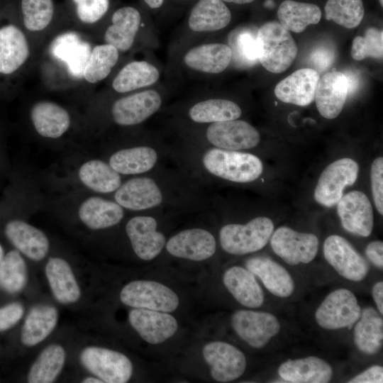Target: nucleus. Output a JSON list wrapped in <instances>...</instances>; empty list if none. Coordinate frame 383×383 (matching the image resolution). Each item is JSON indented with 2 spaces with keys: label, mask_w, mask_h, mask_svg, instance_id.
<instances>
[{
  "label": "nucleus",
  "mask_w": 383,
  "mask_h": 383,
  "mask_svg": "<svg viewBox=\"0 0 383 383\" xmlns=\"http://www.w3.org/2000/svg\"><path fill=\"white\" fill-rule=\"evenodd\" d=\"M158 160L157 151L149 146H137L114 152L109 164L122 174H139L148 172Z\"/></svg>",
  "instance_id": "obj_35"
},
{
  "label": "nucleus",
  "mask_w": 383,
  "mask_h": 383,
  "mask_svg": "<svg viewBox=\"0 0 383 383\" xmlns=\"http://www.w3.org/2000/svg\"><path fill=\"white\" fill-rule=\"evenodd\" d=\"M4 234L16 249L34 261L45 257L49 251V240L40 229L17 218L9 220Z\"/></svg>",
  "instance_id": "obj_19"
},
{
  "label": "nucleus",
  "mask_w": 383,
  "mask_h": 383,
  "mask_svg": "<svg viewBox=\"0 0 383 383\" xmlns=\"http://www.w3.org/2000/svg\"><path fill=\"white\" fill-rule=\"evenodd\" d=\"M319 79L320 75L316 70L300 69L278 82L274 92L282 102L308 106L314 100Z\"/></svg>",
  "instance_id": "obj_21"
},
{
  "label": "nucleus",
  "mask_w": 383,
  "mask_h": 383,
  "mask_svg": "<svg viewBox=\"0 0 383 383\" xmlns=\"http://www.w3.org/2000/svg\"><path fill=\"white\" fill-rule=\"evenodd\" d=\"M26 264L17 250L4 255L0 264V288L9 294L22 291L27 283Z\"/></svg>",
  "instance_id": "obj_41"
},
{
  "label": "nucleus",
  "mask_w": 383,
  "mask_h": 383,
  "mask_svg": "<svg viewBox=\"0 0 383 383\" xmlns=\"http://www.w3.org/2000/svg\"><path fill=\"white\" fill-rule=\"evenodd\" d=\"M118 60V50L111 45H98L91 49L83 77L90 83L105 79Z\"/></svg>",
  "instance_id": "obj_42"
},
{
  "label": "nucleus",
  "mask_w": 383,
  "mask_h": 383,
  "mask_svg": "<svg viewBox=\"0 0 383 383\" xmlns=\"http://www.w3.org/2000/svg\"><path fill=\"white\" fill-rule=\"evenodd\" d=\"M379 4H381V6H383L382 0H379Z\"/></svg>",
  "instance_id": "obj_58"
},
{
  "label": "nucleus",
  "mask_w": 383,
  "mask_h": 383,
  "mask_svg": "<svg viewBox=\"0 0 383 383\" xmlns=\"http://www.w3.org/2000/svg\"><path fill=\"white\" fill-rule=\"evenodd\" d=\"M58 312L50 305H37L29 311L23 323L21 340L26 346H34L45 340L55 328Z\"/></svg>",
  "instance_id": "obj_34"
},
{
  "label": "nucleus",
  "mask_w": 383,
  "mask_h": 383,
  "mask_svg": "<svg viewBox=\"0 0 383 383\" xmlns=\"http://www.w3.org/2000/svg\"><path fill=\"white\" fill-rule=\"evenodd\" d=\"M162 104L160 94L152 89L122 97L115 101L111 114L114 122L120 126L139 124L157 112Z\"/></svg>",
  "instance_id": "obj_14"
},
{
  "label": "nucleus",
  "mask_w": 383,
  "mask_h": 383,
  "mask_svg": "<svg viewBox=\"0 0 383 383\" xmlns=\"http://www.w3.org/2000/svg\"><path fill=\"white\" fill-rule=\"evenodd\" d=\"M203 356L210 365L212 378L229 382L239 378L246 368V359L236 347L222 341H213L203 348Z\"/></svg>",
  "instance_id": "obj_12"
},
{
  "label": "nucleus",
  "mask_w": 383,
  "mask_h": 383,
  "mask_svg": "<svg viewBox=\"0 0 383 383\" xmlns=\"http://www.w3.org/2000/svg\"><path fill=\"white\" fill-rule=\"evenodd\" d=\"M257 33L248 29L233 30L230 36L232 57L241 65H253L258 61Z\"/></svg>",
  "instance_id": "obj_44"
},
{
  "label": "nucleus",
  "mask_w": 383,
  "mask_h": 383,
  "mask_svg": "<svg viewBox=\"0 0 383 383\" xmlns=\"http://www.w3.org/2000/svg\"><path fill=\"white\" fill-rule=\"evenodd\" d=\"M144 1L151 9H157L162 5L164 0H144Z\"/></svg>",
  "instance_id": "obj_54"
},
{
  "label": "nucleus",
  "mask_w": 383,
  "mask_h": 383,
  "mask_svg": "<svg viewBox=\"0 0 383 383\" xmlns=\"http://www.w3.org/2000/svg\"><path fill=\"white\" fill-rule=\"evenodd\" d=\"M372 294L377 307L379 313L383 314V282H378L374 284L372 290Z\"/></svg>",
  "instance_id": "obj_53"
},
{
  "label": "nucleus",
  "mask_w": 383,
  "mask_h": 383,
  "mask_svg": "<svg viewBox=\"0 0 383 383\" xmlns=\"http://www.w3.org/2000/svg\"><path fill=\"white\" fill-rule=\"evenodd\" d=\"M223 1H226L229 3H233L237 4H249L255 0H222Z\"/></svg>",
  "instance_id": "obj_56"
},
{
  "label": "nucleus",
  "mask_w": 383,
  "mask_h": 383,
  "mask_svg": "<svg viewBox=\"0 0 383 383\" xmlns=\"http://www.w3.org/2000/svg\"><path fill=\"white\" fill-rule=\"evenodd\" d=\"M383 55V32L376 28H369L365 35L356 36L351 48V56L355 60L371 57L382 59Z\"/></svg>",
  "instance_id": "obj_46"
},
{
  "label": "nucleus",
  "mask_w": 383,
  "mask_h": 383,
  "mask_svg": "<svg viewBox=\"0 0 383 383\" xmlns=\"http://www.w3.org/2000/svg\"><path fill=\"white\" fill-rule=\"evenodd\" d=\"M232 60V51L224 43H206L190 49L184 57L191 69L209 74L224 71Z\"/></svg>",
  "instance_id": "obj_26"
},
{
  "label": "nucleus",
  "mask_w": 383,
  "mask_h": 383,
  "mask_svg": "<svg viewBox=\"0 0 383 383\" xmlns=\"http://www.w3.org/2000/svg\"><path fill=\"white\" fill-rule=\"evenodd\" d=\"M348 89V79L343 72L326 73L319 79L314 98L319 113L328 119L336 118L343 109Z\"/></svg>",
  "instance_id": "obj_20"
},
{
  "label": "nucleus",
  "mask_w": 383,
  "mask_h": 383,
  "mask_svg": "<svg viewBox=\"0 0 383 383\" xmlns=\"http://www.w3.org/2000/svg\"><path fill=\"white\" fill-rule=\"evenodd\" d=\"M114 199L123 208L142 211L160 205L163 195L157 183L148 177L131 179L118 187Z\"/></svg>",
  "instance_id": "obj_18"
},
{
  "label": "nucleus",
  "mask_w": 383,
  "mask_h": 383,
  "mask_svg": "<svg viewBox=\"0 0 383 383\" xmlns=\"http://www.w3.org/2000/svg\"><path fill=\"white\" fill-rule=\"evenodd\" d=\"M274 232V224L267 217H256L246 224L230 223L219 232L220 243L232 255H245L263 248Z\"/></svg>",
  "instance_id": "obj_3"
},
{
  "label": "nucleus",
  "mask_w": 383,
  "mask_h": 383,
  "mask_svg": "<svg viewBox=\"0 0 383 383\" xmlns=\"http://www.w3.org/2000/svg\"><path fill=\"white\" fill-rule=\"evenodd\" d=\"M231 324L237 335L254 348L265 347L280 331L277 317L265 311H237Z\"/></svg>",
  "instance_id": "obj_10"
},
{
  "label": "nucleus",
  "mask_w": 383,
  "mask_h": 383,
  "mask_svg": "<svg viewBox=\"0 0 383 383\" xmlns=\"http://www.w3.org/2000/svg\"><path fill=\"white\" fill-rule=\"evenodd\" d=\"M23 306L18 302L0 308V332L14 326L23 315Z\"/></svg>",
  "instance_id": "obj_49"
},
{
  "label": "nucleus",
  "mask_w": 383,
  "mask_h": 383,
  "mask_svg": "<svg viewBox=\"0 0 383 383\" xmlns=\"http://www.w3.org/2000/svg\"><path fill=\"white\" fill-rule=\"evenodd\" d=\"M45 271L51 291L59 302L71 304L78 301L81 291L66 260L60 257H50Z\"/></svg>",
  "instance_id": "obj_31"
},
{
  "label": "nucleus",
  "mask_w": 383,
  "mask_h": 383,
  "mask_svg": "<svg viewBox=\"0 0 383 383\" xmlns=\"http://www.w3.org/2000/svg\"><path fill=\"white\" fill-rule=\"evenodd\" d=\"M358 171V164L349 157L338 159L328 165L315 188L316 202L326 207L335 205L343 196L344 189L355 182Z\"/></svg>",
  "instance_id": "obj_7"
},
{
  "label": "nucleus",
  "mask_w": 383,
  "mask_h": 383,
  "mask_svg": "<svg viewBox=\"0 0 383 383\" xmlns=\"http://www.w3.org/2000/svg\"><path fill=\"white\" fill-rule=\"evenodd\" d=\"M120 299L125 305L163 312L177 309L178 296L167 286L154 281L136 280L122 289Z\"/></svg>",
  "instance_id": "obj_4"
},
{
  "label": "nucleus",
  "mask_w": 383,
  "mask_h": 383,
  "mask_svg": "<svg viewBox=\"0 0 383 383\" xmlns=\"http://www.w3.org/2000/svg\"><path fill=\"white\" fill-rule=\"evenodd\" d=\"M82 382L83 383H102L104 382L101 379L99 378L96 377H87L84 379Z\"/></svg>",
  "instance_id": "obj_55"
},
{
  "label": "nucleus",
  "mask_w": 383,
  "mask_h": 383,
  "mask_svg": "<svg viewBox=\"0 0 383 383\" xmlns=\"http://www.w3.org/2000/svg\"><path fill=\"white\" fill-rule=\"evenodd\" d=\"M206 137L215 148L236 151L255 148L260 141L255 128L237 119L211 123Z\"/></svg>",
  "instance_id": "obj_11"
},
{
  "label": "nucleus",
  "mask_w": 383,
  "mask_h": 383,
  "mask_svg": "<svg viewBox=\"0 0 383 383\" xmlns=\"http://www.w3.org/2000/svg\"><path fill=\"white\" fill-rule=\"evenodd\" d=\"M78 215L87 227L99 230L118 224L124 216V211L116 201L91 196L82 203Z\"/></svg>",
  "instance_id": "obj_29"
},
{
  "label": "nucleus",
  "mask_w": 383,
  "mask_h": 383,
  "mask_svg": "<svg viewBox=\"0 0 383 383\" xmlns=\"http://www.w3.org/2000/svg\"><path fill=\"white\" fill-rule=\"evenodd\" d=\"M79 19L85 23H94L107 12L109 0H72Z\"/></svg>",
  "instance_id": "obj_47"
},
{
  "label": "nucleus",
  "mask_w": 383,
  "mask_h": 383,
  "mask_svg": "<svg viewBox=\"0 0 383 383\" xmlns=\"http://www.w3.org/2000/svg\"><path fill=\"white\" fill-rule=\"evenodd\" d=\"M223 282L228 292L241 305L257 308L264 302V293L255 275L248 269L233 266L228 269Z\"/></svg>",
  "instance_id": "obj_25"
},
{
  "label": "nucleus",
  "mask_w": 383,
  "mask_h": 383,
  "mask_svg": "<svg viewBox=\"0 0 383 383\" xmlns=\"http://www.w3.org/2000/svg\"><path fill=\"white\" fill-rule=\"evenodd\" d=\"M23 23L30 31H40L51 22L54 13L52 0H22Z\"/></svg>",
  "instance_id": "obj_45"
},
{
  "label": "nucleus",
  "mask_w": 383,
  "mask_h": 383,
  "mask_svg": "<svg viewBox=\"0 0 383 383\" xmlns=\"http://www.w3.org/2000/svg\"><path fill=\"white\" fill-rule=\"evenodd\" d=\"M245 265L273 295L285 298L293 293L294 282L292 276L275 261L265 257H254L248 259Z\"/></svg>",
  "instance_id": "obj_24"
},
{
  "label": "nucleus",
  "mask_w": 383,
  "mask_h": 383,
  "mask_svg": "<svg viewBox=\"0 0 383 383\" xmlns=\"http://www.w3.org/2000/svg\"><path fill=\"white\" fill-rule=\"evenodd\" d=\"M348 382L382 383L383 382V367L380 365H373L355 376Z\"/></svg>",
  "instance_id": "obj_51"
},
{
  "label": "nucleus",
  "mask_w": 383,
  "mask_h": 383,
  "mask_svg": "<svg viewBox=\"0 0 383 383\" xmlns=\"http://www.w3.org/2000/svg\"><path fill=\"white\" fill-rule=\"evenodd\" d=\"M337 204L341 224L347 231L363 237L371 234L374 226L373 209L365 194L360 191L350 192Z\"/></svg>",
  "instance_id": "obj_13"
},
{
  "label": "nucleus",
  "mask_w": 383,
  "mask_h": 383,
  "mask_svg": "<svg viewBox=\"0 0 383 383\" xmlns=\"http://www.w3.org/2000/svg\"><path fill=\"white\" fill-rule=\"evenodd\" d=\"M157 226L156 219L149 216H134L126 224V233L133 251L141 260L154 259L166 243L165 236L157 231Z\"/></svg>",
  "instance_id": "obj_15"
},
{
  "label": "nucleus",
  "mask_w": 383,
  "mask_h": 383,
  "mask_svg": "<svg viewBox=\"0 0 383 383\" xmlns=\"http://www.w3.org/2000/svg\"><path fill=\"white\" fill-rule=\"evenodd\" d=\"M128 320L140 336L152 345L171 338L178 328L176 318L167 312L135 308L130 311Z\"/></svg>",
  "instance_id": "obj_16"
},
{
  "label": "nucleus",
  "mask_w": 383,
  "mask_h": 383,
  "mask_svg": "<svg viewBox=\"0 0 383 383\" xmlns=\"http://www.w3.org/2000/svg\"><path fill=\"white\" fill-rule=\"evenodd\" d=\"M326 18L346 28H354L362 21L365 9L362 0H328Z\"/></svg>",
  "instance_id": "obj_43"
},
{
  "label": "nucleus",
  "mask_w": 383,
  "mask_h": 383,
  "mask_svg": "<svg viewBox=\"0 0 383 383\" xmlns=\"http://www.w3.org/2000/svg\"><path fill=\"white\" fill-rule=\"evenodd\" d=\"M216 249L214 236L209 231L198 228L182 231L166 243V250L170 255L193 261L209 259Z\"/></svg>",
  "instance_id": "obj_17"
},
{
  "label": "nucleus",
  "mask_w": 383,
  "mask_h": 383,
  "mask_svg": "<svg viewBox=\"0 0 383 383\" xmlns=\"http://www.w3.org/2000/svg\"><path fill=\"white\" fill-rule=\"evenodd\" d=\"M30 118L35 131L48 138H60L70 126L67 111L51 101L36 103L31 109Z\"/></svg>",
  "instance_id": "obj_30"
},
{
  "label": "nucleus",
  "mask_w": 383,
  "mask_h": 383,
  "mask_svg": "<svg viewBox=\"0 0 383 383\" xmlns=\"http://www.w3.org/2000/svg\"><path fill=\"white\" fill-rule=\"evenodd\" d=\"M270 240L274 252L290 265L311 262L318 249L316 235L298 232L287 226L278 228Z\"/></svg>",
  "instance_id": "obj_8"
},
{
  "label": "nucleus",
  "mask_w": 383,
  "mask_h": 383,
  "mask_svg": "<svg viewBox=\"0 0 383 383\" xmlns=\"http://www.w3.org/2000/svg\"><path fill=\"white\" fill-rule=\"evenodd\" d=\"M202 165L212 175L237 183L252 182L263 170L262 161L255 155L218 148L206 151Z\"/></svg>",
  "instance_id": "obj_2"
},
{
  "label": "nucleus",
  "mask_w": 383,
  "mask_h": 383,
  "mask_svg": "<svg viewBox=\"0 0 383 383\" xmlns=\"http://www.w3.org/2000/svg\"><path fill=\"white\" fill-rule=\"evenodd\" d=\"M361 307L355 294L348 289L330 293L317 308L316 323L326 330L350 328L359 319Z\"/></svg>",
  "instance_id": "obj_5"
},
{
  "label": "nucleus",
  "mask_w": 383,
  "mask_h": 383,
  "mask_svg": "<svg viewBox=\"0 0 383 383\" xmlns=\"http://www.w3.org/2000/svg\"><path fill=\"white\" fill-rule=\"evenodd\" d=\"M241 109L235 102L223 99H211L199 101L189 111V118L199 123H213L238 119Z\"/></svg>",
  "instance_id": "obj_39"
},
{
  "label": "nucleus",
  "mask_w": 383,
  "mask_h": 383,
  "mask_svg": "<svg viewBox=\"0 0 383 383\" xmlns=\"http://www.w3.org/2000/svg\"><path fill=\"white\" fill-rule=\"evenodd\" d=\"M323 252L326 261L348 280L360 282L369 272L367 260L342 236H328L324 241Z\"/></svg>",
  "instance_id": "obj_9"
},
{
  "label": "nucleus",
  "mask_w": 383,
  "mask_h": 383,
  "mask_svg": "<svg viewBox=\"0 0 383 383\" xmlns=\"http://www.w3.org/2000/svg\"><path fill=\"white\" fill-rule=\"evenodd\" d=\"M82 365L106 383H125L131 377L133 365L121 353L99 347H87L80 354Z\"/></svg>",
  "instance_id": "obj_6"
},
{
  "label": "nucleus",
  "mask_w": 383,
  "mask_h": 383,
  "mask_svg": "<svg viewBox=\"0 0 383 383\" xmlns=\"http://www.w3.org/2000/svg\"><path fill=\"white\" fill-rule=\"evenodd\" d=\"M334 58L333 50L328 47L317 48L311 55L313 64L321 70L330 67Z\"/></svg>",
  "instance_id": "obj_50"
},
{
  "label": "nucleus",
  "mask_w": 383,
  "mask_h": 383,
  "mask_svg": "<svg viewBox=\"0 0 383 383\" xmlns=\"http://www.w3.org/2000/svg\"><path fill=\"white\" fill-rule=\"evenodd\" d=\"M78 175L87 187L99 193L116 192L121 184L120 174L109 163L99 160L84 162L79 167Z\"/></svg>",
  "instance_id": "obj_37"
},
{
  "label": "nucleus",
  "mask_w": 383,
  "mask_h": 383,
  "mask_svg": "<svg viewBox=\"0 0 383 383\" xmlns=\"http://www.w3.org/2000/svg\"><path fill=\"white\" fill-rule=\"evenodd\" d=\"M354 343L356 348L367 355L379 352L383 343V319L372 307H366L355 323Z\"/></svg>",
  "instance_id": "obj_33"
},
{
  "label": "nucleus",
  "mask_w": 383,
  "mask_h": 383,
  "mask_svg": "<svg viewBox=\"0 0 383 383\" xmlns=\"http://www.w3.org/2000/svg\"><path fill=\"white\" fill-rule=\"evenodd\" d=\"M278 374L288 382L327 383L331 381L333 371L328 362L309 356L284 362L278 368Z\"/></svg>",
  "instance_id": "obj_23"
},
{
  "label": "nucleus",
  "mask_w": 383,
  "mask_h": 383,
  "mask_svg": "<svg viewBox=\"0 0 383 383\" xmlns=\"http://www.w3.org/2000/svg\"><path fill=\"white\" fill-rule=\"evenodd\" d=\"M65 361L64 348L57 344L45 348L31 366L28 375L29 383H51L60 373Z\"/></svg>",
  "instance_id": "obj_40"
},
{
  "label": "nucleus",
  "mask_w": 383,
  "mask_h": 383,
  "mask_svg": "<svg viewBox=\"0 0 383 383\" xmlns=\"http://www.w3.org/2000/svg\"><path fill=\"white\" fill-rule=\"evenodd\" d=\"M367 258L378 268H383V243L380 240L371 242L365 249Z\"/></svg>",
  "instance_id": "obj_52"
},
{
  "label": "nucleus",
  "mask_w": 383,
  "mask_h": 383,
  "mask_svg": "<svg viewBox=\"0 0 383 383\" xmlns=\"http://www.w3.org/2000/svg\"><path fill=\"white\" fill-rule=\"evenodd\" d=\"M159 77L158 70L152 64L146 61H133L121 70L112 87L117 92H129L153 84Z\"/></svg>",
  "instance_id": "obj_38"
},
{
  "label": "nucleus",
  "mask_w": 383,
  "mask_h": 383,
  "mask_svg": "<svg viewBox=\"0 0 383 383\" xmlns=\"http://www.w3.org/2000/svg\"><path fill=\"white\" fill-rule=\"evenodd\" d=\"M231 13L222 0H199L189 17V27L196 32H210L226 27Z\"/></svg>",
  "instance_id": "obj_32"
},
{
  "label": "nucleus",
  "mask_w": 383,
  "mask_h": 383,
  "mask_svg": "<svg viewBox=\"0 0 383 383\" xmlns=\"http://www.w3.org/2000/svg\"><path fill=\"white\" fill-rule=\"evenodd\" d=\"M4 249H3V247L1 245V244L0 243V264L4 258Z\"/></svg>",
  "instance_id": "obj_57"
},
{
  "label": "nucleus",
  "mask_w": 383,
  "mask_h": 383,
  "mask_svg": "<svg viewBox=\"0 0 383 383\" xmlns=\"http://www.w3.org/2000/svg\"><path fill=\"white\" fill-rule=\"evenodd\" d=\"M30 53L24 33L16 26L0 28V74H10L27 60Z\"/></svg>",
  "instance_id": "obj_27"
},
{
  "label": "nucleus",
  "mask_w": 383,
  "mask_h": 383,
  "mask_svg": "<svg viewBox=\"0 0 383 383\" xmlns=\"http://www.w3.org/2000/svg\"><path fill=\"white\" fill-rule=\"evenodd\" d=\"M320 8L313 4L285 0L277 10L279 23L287 30L303 32L308 26L318 23L321 18Z\"/></svg>",
  "instance_id": "obj_36"
},
{
  "label": "nucleus",
  "mask_w": 383,
  "mask_h": 383,
  "mask_svg": "<svg viewBox=\"0 0 383 383\" xmlns=\"http://www.w3.org/2000/svg\"><path fill=\"white\" fill-rule=\"evenodd\" d=\"M370 179L373 200L378 212L383 214V158L377 157L372 162Z\"/></svg>",
  "instance_id": "obj_48"
},
{
  "label": "nucleus",
  "mask_w": 383,
  "mask_h": 383,
  "mask_svg": "<svg viewBox=\"0 0 383 383\" xmlns=\"http://www.w3.org/2000/svg\"><path fill=\"white\" fill-rule=\"evenodd\" d=\"M111 22L105 32L104 41L118 51L128 50L140 28L141 16L139 11L131 6L120 8L113 13Z\"/></svg>",
  "instance_id": "obj_28"
},
{
  "label": "nucleus",
  "mask_w": 383,
  "mask_h": 383,
  "mask_svg": "<svg viewBox=\"0 0 383 383\" xmlns=\"http://www.w3.org/2000/svg\"><path fill=\"white\" fill-rule=\"evenodd\" d=\"M91 51L90 44L75 32H66L59 35L50 46L52 57L62 62L69 74L78 79L83 77Z\"/></svg>",
  "instance_id": "obj_22"
},
{
  "label": "nucleus",
  "mask_w": 383,
  "mask_h": 383,
  "mask_svg": "<svg viewBox=\"0 0 383 383\" xmlns=\"http://www.w3.org/2000/svg\"><path fill=\"white\" fill-rule=\"evenodd\" d=\"M258 61L269 72L282 73L295 60L298 48L289 30L279 23L263 24L257 32Z\"/></svg>",
  "instance_id": "obj_1"
}]
</instances>
